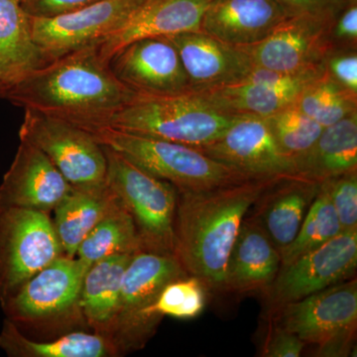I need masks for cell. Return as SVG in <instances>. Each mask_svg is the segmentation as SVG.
I'll return each instance as SVG.
<instances>
[{"mask_svg": "<svg viewBox=\"0 0 357 357\" xmlns=\"http://www.w3.org/2000/svg\"><path fill=\"white\" fill-rule=\"evenodd\" d=\"M295 14H310L335 20L347 0H277Z\"/></svg>", "mask_w": 357, "mask_h": 357, "instance_id": "obj_38", "label": "cell"}, {"mask_svg": "<svg viewBox=\"0 0 357 357\" xmlns=\"http://www.w3.org/2000/svg\"><path fill=\"white\" fill-rule=\"evenodd\" d=\"M206 102L198 93L135 95L107 128L199 148L210 144L237 119Z\"/></svg>", "mask_w": 357, "mask_h": 357, "instance_id": "obj_3", "label": "cell"}, {"mask_svg": "<svg viewBox=\"0 0 357 357\" xmlns=\"http://www.w3.org/2000/svg\"><path fill=\"white\" fill-rule=\"evenodd\" d=\"M281 268V253L256 223L244 217L227 259L225 293L266 295Z\"/></svg>", "mask_w": 357, "mask_h": 357, "instance_id": "obj_22", "label": "cell"}, {"mask_svg": "<svg viewBox=\"0 0 357 357\" xmlns=\"http://www.w3.org/2000/svg\"><path fill=\"white\" fill-rule=\"evenodd\" d=\"M107 184L95 189L73 188L54 208V229L64 255L75 257L89 232L116 203Z\"/></svg>", "mask_w": 357, "mask_h": 357, "instance_id": "obj_26", "label": "cell"}, {"mask_svg": "<svg viewBox=\"0 0 357 357\" xmlns=\"http://www.w3.org/2000/svg\"><path fill=\"white\" fill-rule=\"evenodd\" d=\"M72 185L31 143L20 139L10 168L0 184V208L51 211L69 194Z\"/></svg>", "mask_w": 357, "mask_h": 357, "instance_id": "obj_17", "label": "cell"}, {"mask_svg": "<svg viewBox=\"0 0 357 357\" xmlns=\"http://www.w3.org/2000/svg\"><path fill=\"white\" fill-rule=\"evenodd\" d=\"M91 266L63 255L31 277L1 305L11 321H37L57 317L79 306L86 272Z\"/></svg>", "mask_w": 357, "mask_h": 357, "instance_id": "obj_16", "label": "cell"}, {"mask_svg": "<svg viewBox=\"0 0 357 357\" xmlns=\"http://www.w3.org/2000/svg\"><path fill=\"white\" fill-rule=\"evenodd\" d=\"M143 251L131 215L117 199L77 248L75 257L89 265L109 256Z\"/></svg>", "mask_w": 357, "mask_h": 357, "instance_id": "obj_28", "label": "cell"}, {"mask_svg": "<svg viewBox=\"0 0 357 357\" xmlns=\"http://www.w3.org/2000/svg\"><path fill=\"white\" fill-rule=\"evenodd\" d=\"M293 15L277 0H211L201 31L227 44L249 47L266 38Z\"/></svg>", "mask_w": 357, "mask_h": 357, "instance_id": "obj_21", "label": "cell"}, {"mask_svg": "<svg viewBox=\"0 0 357 357\" xmlns=\"http://www.w3.org/2000/svg\"><path fill=\"white\" fill-rule=\"evenodd\" d=\"M45 64L23 0H0V84L3 93Z\"/></svg>", "mask_w": 357, "mask_h": 357, "instance_id": "obj_23", "label": "cell"}, {"mask_svg": "<svg viewBox=\"0 0 357 357\" xmlns=\"http://www.w3.org/2000/svg\"><path fill=\"white\" fill-rule=\"evenodd\" d=\"M321 183L330 196L342 231L357 229V170Z\"/></svg>", "mask_w": 357, "mask_h": 357, "instance_id": "obj_33", "label": "cell"}, {"mask_svg": "<svg viewBox=\"0 0 357 357\" xmlns=\"http://www.w3.org/2000/svg\"><path fill=\"white\" fill-rule=\"evenodd\" d=\"M98 44L47 63L4 91V98L95 131L107 128L114 115L135 96L115 77L98 53Z\"/></svg>", "mask_w": 357, "mask_h": 357, "instance_id": "obj_1", "label": "cell"}, {"mask_svg": "<svg viewBox=\"0 0 357 357\" xmlns=\"http://www.w3.org/2000/svg\"><path fill=\"white\" fill-rule=\"evenodd\" d=\"M115 77L135 95L164 96L191 91L180 55L167 37L137 40L109 59Z\"/></svg>", "mask_w": 357, "mask_h": 357, "instance_id": "obj_15", "label": "cell"}, {"mask_svg": "<svg viewBox=\"0 0 357 357\" xmlns=\"http://www.w3.org/2000/svg\"><path fill=\"white\" fill-rule=\"evenodd\" d=\"M268 314L276 325L317 347L335 338L356 335V278L269 310Z\"/></svg>", "mask_w": 357, "mask_h": 357, "instance_id": "obj_9", "label": "cell"}, {"mask_svg": "<svg viewBox=\"0 0 357 357\" xmlns=\"http://www.w3.org/2000/svg\"><path fill=\"white\" fill-rule=\"evenodd\" d=\"M100 0H23V7L31 18H53L75 13Z\"/></svg>", "mask_w": 357, "mask_h": 357, "instance_id": "obj_37", "label": "cell"}, {"mask_svg": "<svg viewBox=\"0 0 357 357\" xmlns=\"http://www.w3.org/2000/svg\"><path fill=\"white\" fill-rule=\"evenodd\" d=\"M272 180L178 192L174 256L208 292L225 293V268L241 222Z\"/></svg>", "mask_w": 357, "mask_h": 357, "instance_id": "obj_2", "label": "cell"}, {"mask_svg": "<svg viewBox=\"0 0 357 357\" xmlns=\"http://www.w3.org/2000/svg\"><path fill=\"white\" fill-rule=\"evenodd\" d=\"M65 255L50 215L0 208V303L40 270Z\"/></svg>", "mask_w": 357, "mask_h": 357, "instance_id": "obj_7", "label": "cell"}, {"mask_svg": "<svg viewBox=\"0 0 357 357\" xmlns=\"http://www.w3.org/2000/svg\"><path fill=\"white\" fill-rule=\"evenodd\" d=\"M323 65L326 76L357 95V49H332Z\"/></svg>", "mask_w": 357, "mask_h": 357, "instance_id": "obj_34", "label": "cell"}, {"mask_svg": "<svg viewBox=\"0 0 357 357\" xmlns=\"http://www.w3.org/2000/svg\"><path fill=\"white\" fill-rule=\"evenodd\" d=\"M131 257L121 255L103 258L84 274L79 307L89 325L105 337L119 311L122 280Z\"/></svg>", "mask_w": 357, "mask_h": 357, "instance_id": "obj_25", "label": "cell"}, {"mask_svg": "<svg viewBox=\"0 0 357 357\" xmlns=\"http://www.w3.org/2000/svg\"><path fill=\"white\" fill-rule=\"evenodd\" d=\"M174 255L139 251L128 262L122 280L119 311L107 337L117 352L147 344L162 319L155 304L167 284L188 276Z\"/></svg>", "mask_w": 357, "mask_h": 357, "instance_id": "obj_6", "label": "cell"}, {"mask_svg": "<svg viewBox=\"0 0 357 357\" xmlns=\"http://www.w3.org/2000/svg\"><path fill=\"white\" fill-rule=\"evenodd\" d=\"M335 20L296 14L252 46L243 47L255 67L294 73L321 64L332 50L331 26Z\"/></svg>", "mask_w": 357, "mask_h": 357, "instance_id": "obj_14", "label": "cell"}, {"mask_svg": "<svg viewBox=\"0 0 357 357\" xmlns=\"http://www.w3.org/2000/svg\"><path fill=\"white\" fill-rule=\"evenodd\" d=\"M20 137L41 150L73 188L105 185L107 158L102 145L86 129L25 109Z\"/></svg>", "mask_w": 357, "mask_h": 357, "instance_id": "obj_8", "label": "cell"}, {"mask_svg": "<svg viewBox=\"0 0 357 357\" xmlns=\"http://www.w3.org/2000/svg\"><path fill=\"white\" fill-rule=\"evenodd\" d=\"M2 93H3V88H2L1 84H0V96H2Z\"/></svg>", "mask_w": 357, "mask_h": 357, "instance_id": "obj_39", "label": "cell"}, {"mask_svg": "<svg viewBox=\"0 0 357 357\" xmlns=\"http://www.w3.org/2000/svg\"><path fill=\"white\" fill-rule=\"evenodd\" d=\"M198 149L248 180L297 175L295 160L281 151L262 117L238 116L217 140Z\"/></svg>", "mask_w": 357, "mask_h": 357, "instance_id": "obj_12", "label": "cell"}, {"mask_svg": "<svg viewBox=\"0 0 357 357\" xmlns=\"http://www.w3.org/2000/svg\"><path fill=\"white\" fill-rule=\"evenodd\" d=\"M295 105L326 128L357 112V95L324 74L304 89Z\"/></svg>", "mask_w": 357, "mask_h": 357, "instance_id": "obj_30", "label": "cell"}, {"mask_svg": "<svg viewBox=\"0 0 357 357\" xmlns=\"http://www.w3.org/2000/svg\"><path fill=\"white\" fill-rule=\"evenodd\" d=\"M266 121L281 151L294 160L306 153L325 128L295 105L267 117Z\"/></svg>", "mask_w": 357, "mask_h": 357, "instance_id": "obj_31", "label": "cell"}, {"mask_svg": "<svg viewBox=\"0 0 357 357\" xmlns=\"http://www.w3.org/2000/svg\"><path fill=\"white\" fill-rule=\"evenodd\" d=\"M145 0H100L75 13L31 18L33 38L49 63L91 45L100 44Z\"/></svg>", "mask_w": 357, "mask_h": 357, "instance_id": "obj_13", "label": "cell"}, {"mask_svg": "<svg viewBox=\"0 0 357 357\" xmlns=\"http://www.w3.org/2000/svg\"><path fill=\"white\" fill-rule=\"evenodd\" d=\"M211 0H145L109 37L98 45L100 57L109 59L137 40L199 31Z\"/></svg>", "mask_w": 357, "mask_h": 357, "instance_id": "obj_19", "label": "cell"}, {"mask_svg": "<svg viewBox=\"0 0 357 357\" xmlns=\"http://www.w3.org/2000/svg\"><path fill=\"white\" fill-rule=\"evenodd\" d=\"M357 229L342 231L319 248L281 266L265 298L269 310L356 277Z\"/></svg>", "mask_w": 357, "mask_h": 357, "instance_id": "obj_10", "label": "cell"}, {"mask_svg": "<svg viewBox=\"0 0 357 357\" xmlns=\"http://www.w3.org/2000/svg\"><path fill=\"white\" fill-rule=\"evenodd\" d=\"M332 49H357V0H347L333 21L330 31Z\"/></svg>", "mask_w": 357, "mask_h": 357, "instance_id": "obj_36", "label": "cell"}, {"mask_svg": "<svg viewBox=\"0 0 357 357\" xmlns=\"http://www.w3.org/2000/svg\"><path fill=\"white\" fill-rule=\"evenodd\" d=\"M342 231L332 201L321 183L318 195L310 206L299 232L292 243L281 250V266L319 248Z\"/></svg>", "mask_w": 357, "mask_h": 357, "instance_id": "obj_29", "label": "cell"}, {"mask_svg": "<svg viewBox=\"0 0 357 357\" xmlns=\"http://www.w3.org/2000/svg\"><path fill=\"white\" fill-rule=\"evenodd\" d=\"M167 38L178 50L192 91L239 83L255 69L243 47L225 43L201 30Z\"/></svg>", "mask_w": 357, "mask_h": 357, "instance_id": "obj_18", "label": "cell"}, {"mask_svg": "<svg viewBox=\"0 0 357 357\" xmlns=\"http://www.w3.org/2000/svg\"><path fill=\"white\" fill-rule=\"evenodd\" d=\"M269 325L263 340L259 356L264 357H299L306 344L294 333L288 332L268 319Z\"/></svg>", "mask_w": 357, "mask_h": 357, "instance_id": "obj_35", "label": "cell"}, {"mask_svg": "<svg viewBox=\"0 0 357 357\" xmlns=\"http://www.w3.org/2000/svg\"><path fill=\"white\" fill-rule=\"evenodd\" d=\"M0 349L13 357H107L117 354L100 333H70L52 342H34L7 319L0 333Z\"/></svg>", "mask_w": 357, "mask_h": 357, "instance_id": "obj_27", "label": "cell"}, {"mask_svg": "<svg viewBox=\"0 0 357 357\" xmlns=\"http://www.w3.org/2000/svg\"><path fill=\"white\" fill-rule=\"evenodd\" d=\"M324 74L321 64L294 73L255 67L239 83L195 93L225 114L267 119L295 105L304 89Z\"/></svg>", "mask_w": 357, "mask_h": 357, "instance_id": "obj_11", "label": "cell"}, {"mask_svg": "<svg viewBox=\"0 0 357 357\" xmlns=\"http://www.w3.org/2000/svg\"><path fill=\"white\" fill-rule=\"evenodd\" d=\"M102 145L112 148L178 192H199L248 181L241 174L211 158L198 148L143 137L110 128L91 131Z\"/></svg>", "mask_w": 357, "mask_h": 357, "instance_id": "obj_4", "label": "cell"}, {"mask_svg": "<svg viewBox=\"0 0 357 357\" xmlns=\"http://www.w3.org/2000/svg\"><path fill=\"white\" fill-rule=\"evenodd\" d=\"M102 147L105 184L132 218L143 251L174 255L177 189L112 148Z\"/></svg>", "mask_w": 357, "mask_h": 357, "instance_id": "obj_5", "label": "cell"}, {"mask_svg": "<svg viewBox=\"0 0 357 357\" xmlns=\"http://www.w3.org/2000/svg\"><path fill=\"white\" fill-rule=\"evenodd\" d=\"M208 288L198 277L188 275L167 284L155 304L161 318H197L203 312L208 298Z\"/></svg>", "mask_w": 357, "mask_h": 357, "instance_id": "obj_32", "label": "cell"}, {"mask_svg": "<svg viewBox=\"0 0 357 357\" xmlns=\"http://www.w3.org/2000/svg\"><path fill=\"white\" fill-rule=\"evenodd\" d=\"M319 185L321 182L299 175L274 178L245 217L256 223L281 252L299 232Z\"/></svg>", "mask_w": 357, "mask_h": 357, "instance_id": "obj_20", "label": "cell"}, {"mask_svg": "<svg viewBox=\"0 0 357 357\" xmlns=\"http://www.w3.org/2000/svg\"><path fill=\"white\" fill-rule=\"evenodd\" d=\"M297 175L323 182L357 170V112L326 126L314 145L295 160Z\"/></svg>", "mask_w": 357, "mask_h": 357, "instance_id": "obj_24", "label": "cell"}]
</instances>
